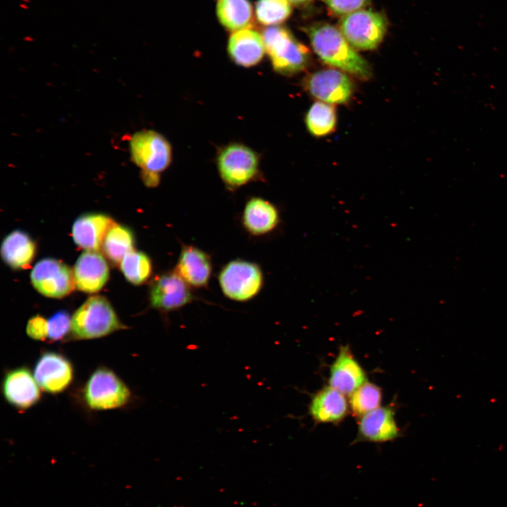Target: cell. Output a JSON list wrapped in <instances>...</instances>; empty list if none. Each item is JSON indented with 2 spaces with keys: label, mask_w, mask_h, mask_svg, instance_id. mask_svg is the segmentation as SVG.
Listing matches in <instances>:
<instances>
[{
  "label": "cell",
  "mask_w": 507,
  "mask_h": 507,
  "mask_svg": "<svg viewBox=\"0 0 507 507\" xmlns=\"http://www.w3.org/2000/svg\"><path fill=\"white\" fill-rule=\"evenodd\" d=\"M312 47L326 64L358 78L371 77L368 63L360 56L340 30L327 23H318L305 29Z\"/></svg>",
  "instance_id": "cell-1"
},
{
  "label": "cell",
  "mask_w": 507,
  "mask_h": 507,
  "mask_svg": "<svg viewBox=\"0 0 507 507\" xmlns=\"http://www.w3.org/2000/svg\"><path fill=\"white\" fill-rule=\"evenodd\" d=\"M109 301L101 296L87 299L71 318L70 338L89 340L125 329Z\"/></svg>",
  "instance_id": "cell-2"
},
{
  "label": "cell",
  "mask_w": 507,
  "mask_h": 507,
  "mask_svg": "<svg viewBox=\"0 0 507 507\" xmlns=\"http://www.w3.org/2000/svg\"><path fill=\"white\" fill-rule=\"evenodd\" d=\"M131 397V391L123 380L104 366L91 373L82 389L85 405L96 411L120 408L130 401Z\"/></svg>",
  "instance_id": "cell-3"
},
{
  "label": "cell",
  "mask_w": 507,
  "mask_h": 507,
  "mask_svg": "<svg viewBox=\"0 0 507 507\" xmlns=\"http://www.w3.org/2000/svg\"><path fill=\"white\" fill-rule=\"evenodd\" d=\"M265 51L274 70L290 75L301 71L309 62L308 49L286 28L271 26L263 34Z\"/></svg>",
  "instance_id": "cell-4"
},
{
  "label": "cell",
  "mask_w": 507,
  "mask_h": 507,
  "mask_svg": "<svg viewBox=\"0 0 507 507\" xmlns=\"http://www.w3.org/2000/svg\"><path fill=\"white\" fill-rule=\"evenodd\" d=\"M218 282L225 296L236 301H247L255 297L263 284V274L256 263L233 260L221 270Z\"/></svg>",
  "instance_id": "cell-5"
},
{
  "label": "cell",
  "mask_w": 507,
  "mask_h": 507,
  "mask_svg": "<svg viewBox=\"0 0 507 507\" xmlns=\"http://www.w3.org/2000/svg\"><path fill=\"white\" fill-rule=\"evenodd\" d=\"M387 26L386 18L382 13L359 10L342 18L339 30L353 48L373 50L382 41Z\"/></svg>",
  "instance_id": "cell-6"
},
{
  "label": "cell",
  "mask_w": 507,
  "mask_h": 507,
  "mask_svg": "<svg viewBox=\"0 0 507 507\" xmlns=\"http://www.w3.org/2000/svg\"><path fill=\"white\" fill-rule=\"evenodd\" d=\"M131 158L142 172L159 175L170 164L172 149L161 134L153 130L136 132L130 142Z\"/></svg>",
  "instance_id": "cell-7"
},
{
  "label": "cell",
  "mask_w": 507,
  "mask_h": 507,
  "mask_svg": "<svg viewBox=\"0 0 507 507\" xmlns=\"http://www.w3.org/2000/svg\"><path fill=\"white\" fill-rule=\"evenodd\" d=\"M258 163L256 153L240 144L227 146L218 158L220 175L230 188L239 187L251 181L258 173Z\"/></svg>",
  "instance_id": "cell-8"
},
{
  "label": "cell",
  "mask_w": 507,
  "mask_h": 507,
  "mask_svg": "<svg viewBox=\"0 0 507 507\" xmlns=\"http://www.w3.org/2000/svg\"><path fill=\"white\" fill-rule=\"evenodd\" d=\"M33 375L41 389L50 394L66 390L74 379V368L62 353L47 351L37 360Z\"/></svg>",
  "instance_id": "cell-9"
},
{
  "label": "cell",
  "mask_w": 507,
  "mask_h": 507,
  "mask_svg": "<svg viewBox=\"0 0 507 507\" xmlns=\"http://www.w3.org/2000/svg\"><path fill=\"white\" fill-rule=\"evenodd\" d=\"M30 278L39 293L51 298H62L75 287L70 268L54 258H44L37 262L31 272Z\"/></svg>",
  "instance_id": "cell-10"
},
{
  "label": "cell",
  "mask_w": 507,
  "mask_h": 507,
  "mask_svg": "<svg viewBox=\"0 0 507 507\" xmlns=\"http://www.w3.org/2000/svg\"><path fill=\"white\" fill-rule=\"evenodd\" d=\"M41 390L34 375L25 366L6 371L2 380L1 392L5 400L19 411L36 405L41 399Z\"/></svg>",
  "instance_id": "cell-11"
},
{
  "label": "cell",
  "mask_w": 507,
  "mask_h": 507,
  "mask_svg": "<svg viewBox=\"0 0 507 507\" xmlns=\"http://www.w3.org/2000/svg\"><path fill=\"white\" fill-rule=\"evenodd\" d=\"M310 94L330 104H344L351 99L353 86L349 75L339 69H325L311 74L306 81Z\"/></svg>",
  "instance_id": "cell-12"
},
{
  "label": "cell",
  "mask_w": 507,
  "mask_h": 507,
  "mask_svg": "<svg viewBox=\"0 0 507 507\" xmlns=\"http://www.w3.org/2000/svg\"><path fill=\"white\" fill-rule=\"evenodd\" d=\"M151 306L169 313L190 303L194 296L190 286L175 272H169L158 277L151 287Z\"/></svg>",
  "instance_id": "cell-13"
},
{
  "label": "cell",
  "mask_w": 507,
  "mask_h": 507,
  "mask_svg": "<svg viewBox=\"0 0 507 507\" xmlns=\"http://www.w3.org/2000/svg\"><path fill=\"white\" fill-rule=\"evenodd\" d=\"M400 436L393 406H380L361 417L354 442L383 443Z\"/></svg>",
  "instance_id": "cell-14"
},
{
  "label": "cell",
  "mask_w": 507,
  "mask_h": 507,
  "mask_svg": "<svg viewBox=\"0 0 507 507\" xmlns=\"http://www.w3.org/2000/svg\"><path fill=\"white\" fill-rule=\"evenodd\" d=\"M329 385L344 395L351 394L366 382V375L348 346L340 347L332 363Z\"/></svg>",
  "instance_id": "cell-15"
},
{
  "label": "cell",
  "mask_w": 507,
  "mask_h": 507,
  "mask_svg": "<svg viewBox=\"0 0 507 507\" xmlns=\"http://www.w3.org/2000/svg\"><path fill=\"white\" fill-rule=\"evenodd\" d=\"M73 275L75 287L87 293L99 292L108 279L109 268L98 251L86 250L77 260Z\"/></svg>",
  "instance_id": "cell-16"
},
{
  "label": "cell",
  "mask_w": 507,
  "mask_h": 507,
  "mask_svg": "<svg viewBox=\"0 0 507 507\" xmlns=\"http://www.w3.org/2000/svg\"><path fill=\"white\" fill-rule=\"evenodd\" d=\"M175 271L190 287H206L212 272V263L208 254L192 245L184 246Z\"/></svg>",
  "instance_id": "cell-17"
},
{
  "label": "cell",
  "mask_w": 507,
  "mask_h": 507,
  "mask_svg": "<svg viewBox=\"0 0 507 507\" xmlns=\"http://www.w3.org/2000/svg\"><path fill=\"white\" fill-rule=\"evenodd\" d=\"M227 51L234 63L248 68L261 61L265 46L261 35L254 30L246 28L236 31L230 37Z\"/></svg>",
  "instance_id": "cell-18"
},
{
  "label": "cell",
  "mask_w": 507,
  "mask_h": 507,
  "mask_svg": "<svg viewBox=\"0 0 507 507\" xmlns=\"http://www.w3.org/2000/svg\"><path fill=\"white\" fill-rule=\"evenodd\" d=\"M348 411L345 395L330 385L317 392L309 404L311 416L320 423H339L346 416Z\"/></svg>",
  "instance_id": "cell-19"
},
{
  "label": "cell",
  "mask_w": 507,
  "mask_h": 507,
  "mask_svg": "<svg viewBox=\"0 0 507 507\" xmlns=\"http://www.w3.org/2000/svg\"><path fill=\"white\" fill-rule=\"evenodd\" d=\"M114 222L107 215L91 213L81 215L73 223L72 235L75 243L82 249L98 251Z\"/></svg>",
  "instance_id": "cell-20"
},
{
  "label": "cell",
  "mask_w": 507,
  "mask_h": 507,
  "mask_svg": "<svg viewBox=\"0 0 507 507\" xmlns=\"http://www.w3.org/2000/svg\"><path fill=\"white\" fill-rule=\"evenodd\" d=\"M242 224L250 234L263 235L273 231L278 225L277 208L261 197H253L246 204L242 213Z\"/></svg>",
  "instance_id": "cell-21"
},
{
  "label": "cell",
  "mask_w": 507,
  "mask_h": 507,
  "mask_svg": "<svg viewBox=\"0 0 507 507\" xmlns=\"http://www.w3.org/2000/svg\"><path fill=\"white\" fill-rule=\"evenodd\" d=\"M35 245L25 232L15 230L8 234L1 246V255L7 265L15 269L25 268L32 261Z\"/></svg>",
  "instance_id": "cell-22"
},
{
  "label": "cell",
  "mask_w": 507,
  "mask_h": 507,
  "mask_svg": "<svg viewBox=\"0 0 507 507\" xmlns=\"http://www.w3.org/2000/svg\"><path fill=\"white\" fill-rule=\"evenodd\" d=\"M216 13L220 23L231 31L246 29L253 20V8L249 0H219Z\"/></svg>",
  "instance_id": "cell-23"
},
{
  "label": "cell",
  "mask_w": 507,
  "mask_h": 507,
  "mask_svg": "<svg viewBox=\"0 0 507 507\" xmlns=\"http://www.w3.org/2000/svg\"><path fill=\"white\" fill-rule=\"evenodd\" d=\"M305 123L308 132L315 137L328 135L335 130L337 113L335 108L323 101L313 103L308 109Z\"/></svg>",
  "instance_id": "cell-24"
},
{
  "label": "cell",
  "mask_w": 507,
  "mask_h": 507,
  "mask_svg": "<svg viewBox=\"0 0 507 507\" xmlns=\"http://www.w3.org/2000/svg\"><path fill=\"white\" fill-rule=\"evenodd\" d=\"M133 243L131 231L114 223L104 237L102 248L106 256L112 262L120 263L123 257L133 250Z\"/></svg>",
  "instance_id": "cell-25"
},
{
  "label": "cell",
  "mask_w": 507,
  "mask_h": 507,
  "mask_svg": "<svg viewBox=\"0 0 507 507\" xmlns=\"http://www.w3.org/2000/svg\"><path fill=\"white\" fill-rule=\"evenodd\" d=\"M349 396L351 412L355 416L361 417L380 406L382 392L375 384L366 381Z\"/></svg>",
  "instance_id": "cell-26"
},
{
  "label": "cell",
  "mask_w": 507,
  "mask_h": 507,
  "mask_svg": "<svg viewBox=\"0 0 507 507\" xmlns=\"http://www.w3.org/2000/svg\"><path fill=\"white\" fill-rule=\"evenodd\" d=\"M120 265L124 276L134 284L146 282L152 272V265L149 256L134 249L123 257Z\"/></svg>",
  "instance_id": "cell-27"
},
{
  "label": "cell",
  "mask_w": 507,
  "mask_h": 507,
  "mask_svg": "<svg viewBox=\"0 0 507 507\" xmlns=\"http://www.w3.org/2000/svg\"><path fill=\"white\" fill-rule=\"evenodd\" d=\"M292 13L287 0H258L256 6L258 21L265 25L279 24L287 20Z\"/></svg>",
  "instance_id": "cell-28"
},
{
  "label": "cell",
  "mask_w": 507,
  "mask_h": 507,
  "mask_svg": "<svg viewBox=\"0 0 507 507\" xmlns=\"http://www.w3.org/2000/svg\"><path fill=\"white\" fill-rule=\"evenodd\" d=\"M71 318L65 311H59L48 320V340L54 342L62 340L70 331Z\"/></svg>",
  "instance_id": "cell-29"
},
{
  "label": "cell",
  "mask_w": 507,
  "mask_h": 507,
  "mask_svg": "<svg viewBox=\"0 0 507 507\" xmlns=\"http://www.w3.org/2000/svg\"><path fill=\"white\" fill-rule=\"evenodd\" d=\"M26 334L35 341L48 339V320L39 315L32 317L26 325Z\"/></svg>",
  "instance_id": "cell-30"
},
{
  "label": "cell",
  "mask_w": 507,
  "mask_h": 507,
  "mask_svg": "<svg viewBox=\"0 0 507 507\" xmlns=\"http://www.w3.org/2000/svg\"><path fill=\"white\" fill-rule=\"evenodd\" d=\"M327 6L339 15H348L359 11L368 4L370 0H323Z\"/></svg>",
  "instance_id": "cell-31"
},
{
  "label": "cell",
  "mask_w": 507,
  "mask_h": 507,
  "mask_svg": "<svg viewBox=\"0 0 507 507\" xmlns=\"http://www.w3.org/2000/svg\"><path fill=\"white\" fill-rule=\"evenodd\" d=\"M290 4L296 6H301L308 3L311 0H287Z\"/></svg>",
  "instance_id": "cell-32"
},
{
  "label": "cell",
  "mask_w": 507,
  "mask_h": 507,
  "mask_svg": "<svg viewBox=\"0 0 507 507\" xmlns=\"http://www.w3.org/2000/svg\"><path fill=\"white\" fill-rule=\"evenodd\" d=\"M20 6L22 8H25V9H27V8H28V7L26 6L24 4H21L20 5Z\"/></svg>",
  "instance_id": "cell-33"
},
{
  "label": "cell",
  "mask_w": 507,
  "mask_h": 507,
  "mask_svg": "<svg viewBox=\"0 0 507 507\" xmlns=\"http://www.w3.org/2000/svg\"><path fill=\"white\" fill-rule=\"evenodd\" d=\"M23 2H29V0H22Z\"/></svg>",
  "instance_id": "cell-34"
}]
</instances>
